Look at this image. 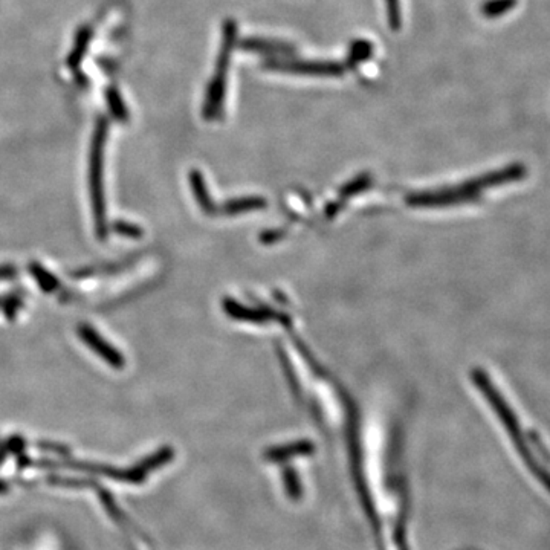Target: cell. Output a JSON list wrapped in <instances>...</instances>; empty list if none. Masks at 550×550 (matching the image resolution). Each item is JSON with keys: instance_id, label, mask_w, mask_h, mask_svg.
I'll list each match as a JSON object with an SVG mask.
<instances>
[{"instance_id": "52a82bcc", "label": "cell", "mask_w": 550, "mask_h": 550, "mask_svg": "<svg viewBox=\"0 0 550 550\" xmlns=\"http://www.w3.org/2000/svg\"><path fill=\"white\" fill-rule=\"evenodd\" d=\"M28 269L31 272L32 277L37 281V285L40 286V289L45 290L47 294H52V292H61L60 298L64 302L68 300V295L69 294L66 289L61 286V283L59 281V278L55 277L54 274H51L47 269H45V266L40 265L38 262H31Z\"/></svg>"}, {"instance_id": "7c38bea8", "label": "cell", "mask_w": 550, "mask_h": 550, "mask_svg": "<svg viewBox=\"0 0 550 550\" xmlns=\"http://www.w3.org/2000/svg\"><path fill=\"white\" fill-rule=\"evenodd\" d=\"M225 311L228 312L231 317H237L240 320H251V321H257V322L269 320L268 317H271V312L249 311V309H246V307H241V306L232 303L230 300L225 302Z\"/></svg>"}, {"instance_id": "6da1fadb", "label": "cell", "mask_w": 550, "mask_h": 550, "mask_svg": "<svg viewBox=\"0 0 550 550\" xmlns=\"http://www.w3.org/2000/svg\"><path fill=\"white\" fill-rule=\"evenodd\" d=\"M526 176V168L521 164H511L505 168H500L497 172L486 173L474 179L457 185V187H448L438 191L430 193H419L412 194L407 200L411 205L419 207H447V205H457V204H466L480 198V194L484 190L496 188L500 185H506L511 182H516L523 179Z\"/></svg>"}, {"instance_id": "ba28073f", "label": "cell", "mask_w": 550, "mask_h": 550, "mask_svg": "<svg viewBox=\"0 0 550 550\" xmlns=\"http://www.w3.org/2000/svg\"><path fill=\"white\" fill-rule=\"evenodd\" d=\"M190 184H191V188L194 193V198H196L198 204L200 207L202 211L205 214H216V208L211 198H209L208 190L205 187V182H204V177L198 172V170H191L190 173Z\"/></svg>"}, {"instance_id": "2e32d148", "label": "cell", "mask_w": 550, "mask_h": 550, "mask_svg": "<svg viewBox=\"0 0 550 550\" xmlns=\"http://www.w3.org/2000/svg\"><path fill=\"white\" fill-rule=\"evenodd\" d=\"M22 306H23V294H22V290H17V292L8 294V298H6L2 311L5 312L8 320H14L15 313L22 309Z\"/></svg>"}, {"instance_id": "8992f818", "label": "cell", "mask_w": 550, "mask_h": 550, "mask_svg": "<svg viewBox=\"0 0 550 550\" xmlns=\"http://www.w3.org/2000/svg\"><path fill=\"white\" fill-rule=\"evenodd\" d=\"M240 50L246 52H254L266 55L269 59H286V57H294L297 50L294 45L283 40L275 38H262V37H246L239 42Z\"/></svg>"}, {"instance_id": "5bb4252c", "label": "cell", "mask_w": 550, "mask_h": 550, "mask_svg": "<svg viewBox=\"0 0 550 550\" xmlns=\"http://www.w3.org/2000/svg\"><path fill=\"white\" fill-rule=\"evenodd\" d=\"M388 27L393 31H399L402 27V11L399 0H385Z\"/></svg>"}, {"instance_id": "3957f363", "label": "cell", "mask_w": 550, "mask_h": 550, "mask_svg": "<svg viewBox=\"0 0 550 550\" xmlns=\"http://www.w3.org/2000/svg\"><path fill=\"white\" fill-rule=\"evenodd\" d=\"M89 182H91V202L95 219L96 239L106 240L109 236V228L106 222V200H104L103 188V133L95 138L91 156Z\"/></svg>"}, {"instance_id": "5b68a950", "label": "cell", "mask_w": 550, "mask_h": 550, "mask_svg": "<svg viewBox=\"0 0 550 550\" xmlns=\"http://www.w3.org/2000/svg\"><path fill=\"white\" fill-rule=\"evenodd\" d=\"M77 334L80 338H82V341L89 347V349L98 355V357L104 362H107L110 367H113L115 370L124 369V366H126L124 355L121 353L118 349H115V347H113L109 341H106V339H104L91 325H86V322L78 325Z\"/></svg>"}, {"instance_id": "30bf717a", "label": "cell", "mask_w": 550, "mask_h": 550, "mask_svg": "<svg viewBox=\"0 0 550 550\" xmlns=\"http://www.w3.org/2000/svg\"><path fill=\"white\" fill-rule=\"evenodd\" d=\"M373 54V45H371L369 40H355V42L350 45V50L349 54H347V59H345V68H353L357 66V64L362 63L364 60L370 59V55Z\"/></svg>"}, {"instance_id": "8fae6325", "label": "cell", "mask_w": 550, "mask_h": 550, "mask_svg": "<svg viewBox=\"0 0 550 550\" xmlns=\"http://www.w3.org/2000/svg\"><path fill=\"white\" fill-rule=\"evenodd\" d=\"M516 0H486L482 5V14L486 19H498L516 6Z\"/></svg>"}, {"instance_id": "4fadbf2b", "label": "cell", "mask_w": 550, "mask_h": 550, "mask_svg": "<svg viewBox=\"0 0 550 550\" xmlns=\"http://www.w3.org/2000/svg\"><path fill=\"white\" fill-rule=\"evenodd\" d=\"M110 228L113 232L117 234V236H123V237H128V239H141L144 236V231H142L141 226H138L131 222H126V221H121V219L113 221Z\"/></svg>"}, {"instance_id": "9c48e42d", "label": "cell", "mask_w": 550, "mask_h": 550, "mask_svg": "<svg viewBox=\"0 0 550 550\" xmlns=\"http://www.w3.org/2000/svg\"><path fill=\"white\" fill-rule=\"evenodd\" d=\"M266 202L260 198H244L230 200L221 208H217V213L222 214H237L244 211H251V209H260L265 207Z\"/></svg>"}, {"instance_id": "277c9868", "label": "cell", "mask_w": 550, "mask_h": 550, "mask_svg": "<svg viewBox=\"0 0 550 550\" xmlns=\"http://www.w3.org/2000/svg\"><path fill=\"white\" fill-rule=\"evenodd\" d=\"M263 68L292 75L336 78L344 75L345 64L334 60H298L292 59V57H286V59L266 60Z\"/></svg>"}, {"instance_id": "7a4b0ae2", "label": "cell", "mask_w": 550, "mask_h": 550, "mask_svg": "<svg viewBox=\"0 0 550 550\" xmlns=\"http://www.w3.org/2000/svg\"><path fill=\"white\" fill-rule=\"evenodd\" d=\"M239 37V27L234 19L225 20L222 31V45L217 64L214 69V77L208 84L207 98L204 104V117L207 119H216L222 117L225 94H226V80H228V70L231 64V57L234 54Z\"/></svg>"}, {"instance_id": "ac0fdd59", "label": "cell", "mask_w": 550, "mask_h": 550, "mask_svg": "<svg viewBox=\"0 0 550 550\" xmlns=\"http://www.w3.org/2000/svg\"><path fill=\"white\" fill-rule=\"evenodd\" d=\"M6 298H8V295H2V297H0V309H3V306H5Z\"/></svg>"}, {"instance_id": "e0dca14e", "label": "cell", "mask_w": 550, "mask_h": 550, "mask_svg": "<svg viewBox=\"0 0 550 550\" xmlns=\"http://www.w3.org/2000/svg\"><path fill=\"white\" fill-rule=\"evenodd\" d=\"M19 275V271L13 265H0V280H11Z\"/></svg>"}, {"instance_id": "9a60e30c", "label": "cell", "mask_w": 550, "mask_h": 550, "mask_svg": "<svg viewBox=\"0 0 550 550\" xmlns=\"http://www.w3.org/2000/svg\"><path fill=\"white\" fill-rule=\"evenodd\" d=\"M312 449V447L309 443H304V442H300V443H295V445H289V447H286V448H277V449H274L272 452H271V459H286V457H290V456H295V454H298V452H300V454H304V452H307V451H311Z\"/></svg>"}]
</instances>
